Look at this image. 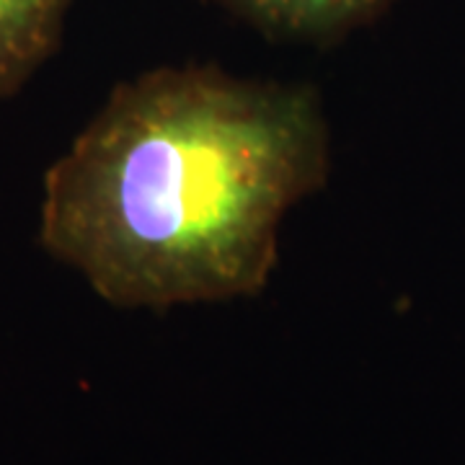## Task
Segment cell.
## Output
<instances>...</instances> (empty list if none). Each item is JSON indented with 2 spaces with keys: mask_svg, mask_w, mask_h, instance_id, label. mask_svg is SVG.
<instances>
[{
  "mask_svg": "<svg viewBox=\"0 0 465 465\" xmlns=\"http://www.w3.org/2000/svg\"><path fill=\"white\" fill-rule=\"evenodd\" d=\"M329 176L313 85L150 67L116 84L47 168L39 246L124 311L256 298L284 220Z\"/></svg>",
  "mask_w": 465,
  "mask_h": 465,
  "instance_id": "1",
  "label": "cell"
},
{
  "mask_svg": "<svg viewBox=\"0 0 465 465\" xmlns=\"http://www.w3.org/2000/svg\"><path fill=\"white\" fill-rule=\"evenodd\" d=\"M277 42L331 47L370 26L396 0H204Z\"/></svg>",
  "mask_w": 465,
  "mask_h": 465,
  "instance_id": "2",
  "label": "cell"
},
{
  "mask_svg": "<svg viewBox=\"0 0 465 465\" xmlns=\"http://www.w3.org/2000/svg\"><path fill=\"white\" fill-rule=\"evenodd\" d=\"M70 8L73 0H0V104L60 50Z\"/></svg>",
  "mask_w": 465,
  "mask_h": 465,
  "instance_id": "3",
  "label": "cell"
}]
</instances>
